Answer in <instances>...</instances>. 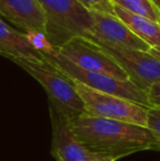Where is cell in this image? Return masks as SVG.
<instances>
[{
    "mask_svg": "<svg viewBox=\"0 0 160 161\" xmlns=\"http://www.w3.org/2000/svg\"><path fill=\"white\" fill-rule=\"evenodd\" d=\"M69 125L78 142L90 153L115 161L138 151L154 150V138L146 127L86 113L69 119Z\"/></svg>",
    "mask_w": 160,
    "mask_h": 161,
    "instance_id": "6da1fadb",
    "label": "cell"
},
{
    "mask_svg": "<svg viewBox=\"0 0 160 161\" xmlns=\"http://www.w3.org/2000/svg\"><path fill=\"white\" fill-rule=\"evenodd\" d=\"M12 62L25 70L44 88L48 97V103L55 106L68 119L85 113L83 103L74 82L45 58H15Z\"/></svg>",
    "mask_w": 160,
    "mask_h": 161,
    "instance_id": "7a4b0ae2",
    "label": "cell"
},
{
    "mask_svg": "<svg viewBox=\"0 0 160 161\" xmlns=\"http://www.w3.org/2000/svg\"><path fill=\"white\" fill-rule=\"evenodd\" d=\"M46 17V35L56 47L73 37L91 38L93 19L78 0H37Z\"/></svg>",
    "mask_w": 160,
    "mask_h": 161,
    "instance_id": "3957f363",
    "label": "cell"
},
{
    "mask_svg": "<svg viewBox=\"0 0 160 161\" xmlns=\"http://www.w3.org/2000/svg\"><path fill=\"white\" fill-rule=\"evenodd\" d=\"M44 58L59 69L70 80L82 83L83 86L96 91L123 97L133 103L149 108L146 92L139 89L130 80H120L109 75L83 70L71 64L58 53L54 56H44Z\"/></svg>",
    "mask_w": 160,
    "mask_h": 161,
    "instance_id": "277c9868",
    "label": "cell"
},
{
    "mask_svg": "<svg viewBox=\"0 0 160 161\" xmlns=\"http://www.w3.org/2000/svg\"><path fill=\"white\" fill-rule=\"evenodd\" d=\"M71 81L82 101L86 114L147 128V112L149 108L133 103L123 97L96 91L77 81Z\"/></svg>",
    "mask_w": 160,
    "mask_h": 161,
    "instance_id": "5b68a950",
    "label": "cell"
},
{
    "mask_svg": "<svg viewBox=\"0 0 160 161\" xmlns=\"http://www.w3.org/2000/svg\"><path fill=\"white\" fill-rule=\"evenodd\" d=\"M57 53L83 70L109 75L120 80H128L125 71L92 38L73 37L58 47Z\"/></svg>",
    "mask_w": 160,
    "mask_h": 161,
    "instance_id": "8992f818",
    "label": "cell"
},
{
    "mask_svg": "<svg viewBox=\"0 0 160 161\" xmlns=\"http://www.w3.org/2000/svg\"><path fill=\"white\" fill-rule=\"evenodd\" d=\"M97 43L125 71L128 80L139 89L147 92L154 83L160 81V62L148 52Z\"/></svg>",
    "mask_w": 160,
    "mask_h": 161,
    "instance_id": "52a82bcc",
    "label": "cell"
},
{
    "mask_svg": "<svg viewBox=\"0 0 160 161\" xmlns=\"http://www.w3.org/2000/svg\"><path fill=\"white\" fill-rule=\"evenodd\" d=\"M49 114L53 129L52 155L56 161H115L86 149L71 131L69 119L52 104H49Z\"/></svg>",
    "mask_w": 160,
    "mask_h": 161,
    "instance_id": "ba28073f",
    "label": "cell"
},
{
    "mask_svg": "<svg viewBox=\"0 0 160 161\" xmlns=\"http://www.w3.org/2000/svg\"><path fill=\"white\" fill-rule=\"evenodd\" d=\"M93 19L91 38L125 48L149 52L150 46L138 38L113 13L90 11Z\"/></svg>",
    "mask_w": 160,
    "mask_h": 161,
    "instance_id": "9c48e42d",
    "label": "cell"
},
{
    "mask_svg": "<svg viewBox=\"0 0 160 161\" xmlns=\"http://www.w3.org/2000/svg\"><path fill=\"white\" fill-rule=\"evenodd\" d=\"M0 17L23 31L46 34V17L37 0H0Z\"/></svg>",
    "mask_w": 160,
    "mask_h": 161,
    "instance_id": "30bf717a",
    "label": "cell"
},
{
    "mask_svg": "<svg viewBox=\"0 0 160 161\" xmlns=\"http://www.w3.org/2000/svg\"><path fill=\"white\" fill-rule=\"evenodd\" d=\"M0 55L8 59L32 58L43 59V55L36 52L29 43L25 34L15 30L0 17Z\"/></svg>",
    "mask_w": 160,
    "mask_h": 161,
    "instance_id": "8fae6325",
    "label": "cell"
},
{
    "mask_svg": "<svg viewBox=\"0 0 160 161\" xmlns=\"http://www.w3.org/2000/svg\"><path fill=\"white\" fill-rule=\"evenodd\" d=\"M113 14L132 31L138 38L152 47L160 46V24L143 15L128 12L118 6H113Z\"/></svg>",
    "mask_w": 160,
    "mask_h": 161,
    "instance_id": "7c38bea8",
    "label": "cell"
},
{
    "mask_svg": "<svg viewBox=\"0 0 160 161\" xmlns=\"http://www.w3.org/2000/svg\"><path fill=\"white\" fill-rule=\"evenodd\" d=\"M113 6H118L128 12L143 15L155 22L160 21V10L150 0H110Z\"/></svg>",
    "mask_w": 160,
    "mask_h": 161,
    "instance_id": "4fadbf2b",
    "label": "cell"
},
{
    "mask_svg": "<svg viewBox=\"0 0 160 161\" xmlns=\"http://www.w3.org/2000/svg\"><path fill=\"white\" fill-rule=\"evenodd\" d=\"M24 34H25L31 46L40 54H42L43 56H54L57 53L56 47L52 44V42L45 33L31 31V32H26Z\"/></svg>",
    "mask_w": 160,
    "mask_h": 161,
    "instance_id": "5bb4252c",
    "label": "cell"
},
{
    "mask_svg": "<svg viewBox=\"0 0 160 161\" xmlns=\"http://www.w3.org/2000/svg\"><path fill=\"white\" fill-rule=\"evenodd\" d=\"M147 128L154 138V150L160 151V110L148 108Z\"/></svg>",
    "mask_w": 160,
    "mask_h": 161,
    "instance_id": "9a60e30c",
    "label": "cell"
},
{
    "mask_svg": "<svg viewBox=\"0 0 160 161\" xmlns=\"http://www.w3.org/2000/svg\"><path fill=\"white\" fill-rule=\"evenodd\" d=\"M90 11L113 13V4L110 0H78Z\"/></svg>",
    "mask_w": 160,
    "mask_h": 161,
    "instance_id": "2e32d148",
    "label": "cell"
},
{
    "mask_svg": "<svg viewBox=\"0 0 160 161\" xmlns=\"http://www.w3.org/2000/svg\"><path fill=\"white\" fill-rule=\"evenodd\" d=\"M148 100V105L150 108L160 110V81L154 83L146 92Z\"/></svg>",
    "mask_w": 160,
    "mask_h": 161,
    "instance_id": "e0dca14e",
    "label": "cell"
},
{
    "mask_svg": "<svg viewBox=\"0 0 160 161\" xmlns=\"http://www.w3.org/2000/svg\"><path fill=\"white\" fill-rule=\"evenodd\" d=\"M149 54H152V56H154L155 58H157V59L160 62V46L158 47H152V48L149 49V52H148Z\"/></svg>",
    "mask_w": 160,
    "mask_h": 161,
    "instance_id": "ac0fdd59",
    "label": "cell"
},
{
    "mask_svg": "<svg viewBox=\"0 0 160 161\" xmlns=\"http://www.w3.org/2000/svg\"><path fill=\"white\" fill-rule=\"evenodd\" d=\"M150 1H152V3H154L155 6H156L157 8H158L159 10H160V0H150Z\"/></svg>",
    "mask_w": 160,
    "mask_h": 161,
    "instance_id": "d6986e66",
    "label": "cell"
},
{
    "mask_svg": "<svg viewBox=\"0 0 160 161\" xmlns=\"http://www.w3.org/2000/svg\"><path fill=\"white\" fill-rule=\"evenodd\" d=\"M159 24H160V21H159Z\"/></svg>",
    "mask_w": 160,
    "mask_h": 161,
    "instance_id": "ffe728a7",
    "label": "cell"
}]
</instances>
